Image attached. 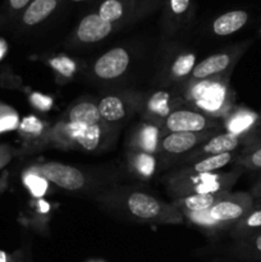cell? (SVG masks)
I'll return each mask as SVG.
<instances>
[{
    "mask_svg": "<svg viewBox=\"0 0 261 262\" xmlns=\"http://www.w3.org/2000/svg\"><path fill=\"white\" fill-rule=\"evenodd\" d=\"M148 109L154 114L168 117L171 113L170 105H169V95L165 92H156L148 101Z\"/></svg>",
    "mask_w": 261,
    "mask_h": 262,
    "instance_id": "obj_23",
    "label": "cell"
},
{
    "mask_svg": "<svg viewBox=\"0 0 261 262\" xmlns=\"http://www.w3.org/2000/svg\"><path fill=\"white\" fill-rule=\"evenodd\" d=\"M124 206L130 216L141 222L177 223L182 219V212L173 204H164L146 192H129L124 199Z\"/></svg>",
    "mask_w": 261,
    "mask_h": 262,
    "instance_id": "obj_1",
    "label": "cell"
},
{
    "mask_svg": "<svg viewBox=\"0 0 261 262\" xmlns=\"http://www.w3.org/2000/svg\"><path fill=\"white\" fill-rule=\"evenodd\" d=\"M0 262H19L14 256L9 255V253L0 251Z\"/></svg>",
    "mask_w": 261,
    "mask_h": 262,
    "instance_id": "obj_35",
    "label": "cell"
},
{
    "mask_svg": "<svg viewBox=\"0 0 261 262\" xmlns=\"http://www.w3.org/2000/svg\"><path fill=\"white\" fill-rule=\"evenodd\" d=\"M233 233L241 239L261 233V201L255 202L252 210L234 225Z\"/></svg>",
    "mask_w": 261,
    "mask_h": 262,
    "instance_id": "obj_17",
    "label": "cell"
},
{
    "mask_svg": "<svg viewBox=\"0 0 261 262\" xmlns=\"http://www.w3.org/2000/svg\"><path fill=\"white\" fill-rule=\"evenodd\" d=\"M18 124V120L15 118V115H3L0 118V132L2 130H7V129H12V128H15Z\"/></svg>",
    "mask_w": 261,
    "mask_h": 262,
    "instance_id": "obj_32",
    "label": "cell"
},
{
    "mask_svg": "<svg viewBox=\"0 0 261 262\" xmlns=\"http://www.w3.org/2000/svg\"><path fill=\"white\" fill-rule=\"evenodd\" d=\"M252 143H261V133H260V135L257 136V138H256V140L253 141Z\"/></svg>",
    "mask_w": 261,
    "mask_h": 262,
    "instance_id": "obj_38",
    "label": "cell"
},
{
    "mask_svg": "<svg viewBox=\"0 0 261 262\" xmlns=\"http://www.w3.org/2000/svg\"><path fill=\"white\" fill-rule=\"evenodd\" d=\"M89 262H104V261H89Z\"/></svg>",
    "mask_w": 261,
    "mask_h": 262,
    "instance_id": "obj_39",
    "label": "cell"
},
{
    "mask_svg": "<svg viewBox=\"0 0 261 262\" xmlns=\"http://www.w3.org/2000/svg\"><path fill=\"white\" fill-rule=\"evenodd\" d=\"M130 63L128 51L123 48H114L102 54L94 66V73L100 79H115L125 73Z\"/></svg>",
    "mask_w": 261,
    "mask_h": 262,
    "instance_id": "obj_7",
    "label": "cell"
},
{
    "mask_svg": "<svg viewBox=\"0 0 261 262\" xmlns=\"http://www.w3.org/2000/svg\"><path fill=\"white\" fill-rule=\"evenodd\" d=\"M191 95L197 106L209 114H216L224 109L227 101V87L222 82L205 79L192 87Z\"/></svg>",
    "mask_w": 261,
    "mask_h": 262,
    "instance_id": "obj_5",
    "label": "cell"
},
{
    "mask_svg": "<svg viewBox=\"0 0 261 262\" xmlns=\"http://www.w3.org/2000/svg\"><path fill=\"white\" fill-rule=\"evenodd\" d=\"M97 107H99L101 119L109 123L119 122L127 114V106H125L124 100L119 96H114V95H110V96L100 100Z\"/></svg>",
    "mask_w": 261,
    "mask_h": 262,
    "instance_id": "obj_18",
    "label": "cell"
},
{
    "mask_svg": "<svg viewBox=\"0 0 261 262\" xmlns=\"http://www.w3.org/2000/svg\"><path fill=\"white\" fill-rule=\"evenodd\" d=\"M58 7V0H32L23 13L26 26H36L44 22Z\"/></svg>",
    "mask_w": 261,
    "mask_h": 262,
    "instance_id": "obj_15",
    "label": "cell"
},
{
    "mask_svg": "<svg viewBox=\"0 0 261 262\" xmlns=\"http://www.w3.org/2000/svg\"><path fill=\"white\" fill-rule=\"evenodd\" d=\"M253 120H255V115L247 112H240L233 115L229 122H228V130H229V133H234V135L240 136L241 133L247 130L253 124Z\"/></svg>",
    "mask_w": 261,
    "mask_h": 262,
    "instance_id": "obj_22",
    "label": "cell"
},
{
    "mask_svg": "<svg viewBox=\"0 0 261 262\" xmlns=\"http://www.w3.org/2000/svg\"><path fill=\"white\" fill-rule=\"evenodd\" d=\"M211 130L201 133L171 132L161 140L160 147L170 155H182L199 147L204 141L211 138Z\"/></svg>",
    "mask_w": 261,
    "mask_h": 262,
    "instance_id": "obj_8",
    "label": "cell"
},
{
    "mask_svg": "<svg viewBox=\"0 0 261 262\" xmlns=\"http://www.w3.org/2000/svg\"><path fill=\"white\" fill-rule=\"evenodd\" d=\"M38 206H40L41 212H48L49 209H50V207H49V205L46 204L45 201H42V200H40V201H38Z\"/></svg>",
    "mask_w": 261,
    "mask_h": 262,
    "instance_id": "obj_36",
    "label": "cell"
},
{
    "mask_svg": "<svg viewBox=\"0 0 261 262\" xmlns=\"http://www.w3.org/2000/svg\"><path fill=\"white\" fill-rule=\"evenodd\" d=\"M36 171L50 183L66 191H79L87 184L86 176L82 170L66 164L48 161L36 168Z\"/></svg>",
    "mask_w": 261,
    "mask_h": 262,
    "instance_id": "obj_4",
    "label": "cell"
},
{
    "mask_svg": "<svg viewBox=\"0 0 261 262\" xmlns=\"http://www.w3.org/2000/svg\"><path fill=\"white\" fill-rule=\"evenodd\" d=\"M241 142H242L241 136L229 132L222 133V135H217L209 138L205 145L194 148V154H192L191 159H199L200 160V159L206 158V156L233 152L234 150H237V147L241 145Z\"/></svg>",
    "mask_w": 261,
    "mask_h": 262,
    "instance_id": "obj_10",
    "label": "cell"
},
{
    "mask_svg": "<svg viewBox=\"0 0 261 262\" xmlns=\"http://www.w3.org/2000/svg\"><path fill=\"white\" fill-rule=\"evenodd\" d=\"M228 192H212V193L189 194V196L177 199L173 205L182 212V214L207 211L212 205L216 204V202L219 201L220 199H223Z\"/></svg>",
    "mask_w": 261,
    "mask_h": 262,
    "instance_id": "obj_12",
    "label": "cell"
},
{
    "mask_svg": "<svg viewBox=\"0 0 261 262\" xmlns=\"http://www.w3.org/2000/svg\"><path fill=\"white\" fill-rule=\"evenodd\" d=\"M99 107L94 102L82 101L73 105L68 112V123L79 127L84 125H94L101 123Z\"/></svg>",
    "mask_w": 261,
    "mask_h": 262,
    "instance_id": "obj_14",
    "label": "cell"
},
{
    "mask_svg": "<svg viewBox=\"0 0 261 262\" xmlns=\"http://www.w3.org/2000/svg\"><path fill=\"white\" fill-rule=\"evenodd\" d=\"M30 3H31V0H9V2H8V4H9L10 9L20 10V9H23V8H27Z\"/></svg>",
    "mask_w": 261,
    "mask_h": 262,
    "instance_id": "obj_33",
    "label": "cell"
},
{
    "mask_svg": "<svg viewBox=\"0 0 261 262\" xmlns=\"http://www.w3.org/2000/svg\"><path fill=\"white\" fill-rule=\"evenodd\" d=\"M248 13L245 10H232L219 15L212 23V31L217 36H229L245 27Z\"/></svg>",
    "mask_w": 261,
    "mask_h": 262,
    "instance_id": "obj_13",
    "label": "cell"
},
{
    "mask_svg": "<svg viewBox=\"0 0 261 262\" xmlns=\"http://www.w3.org/2000/svg\"><path fill=\"white\" fill-rule=\"evenodd\" d=\"M5 51H7V45H5L4 41H0V59L4 56Z\"/></svg>",
    "mask_w": 261,
    "mask_h": 262,
    "instance_id": "obj_37",
    "label": "cell"
},
{
    "mask_svg": "<svg viewBox=\"0 0 261 262\" xmlns=\"http://www.w3.org/2000/svg\"><path fill=\"white\" fill-rule=\"evenodd\" d=\"M112 31V23L102 19L99 14H89L77 27V38L84 43L97 42L109 36Z\"/></svg>",
    "mask_w": 261,
    "mask_h": 262,
    "instance_id": "obj_11",
    "label": "cell"
},
{
    "mask_svg": "<svg viewBox=\"0 0 261 262\" xmlns=\"http://www.w3.org/2000/svg\"><path fill=\"white\" fill-rule=\"evenodd\" d=\"M170 10L177 15H181L189 8V0H169Z\"/></svg>",
    "mask_w": 261,
    "mask_h": 262,
    "instance_id": "obj_31",
    "label": "cell"
},
{
    "mask_svg": "<svg viewBox=\"0 0 261 262\" xmlns=\"http://www.w3.org/2000/svg\"><path fill=\"white\" fill-rule=\"evenodd\" d=\"M133 165H135V169L138 174L143 177H150L153 176L154 170H155V159L153 158L151 154L140 151L133 159Z\"/></svg>",
    "mask_w": 261,
    "mask_h": 262,
    "instance_id": "obj_25",
    "label": "cell"
},
{
    "mask_svg": "<svg viewBox=\"0 0 261 262\" xmlns=\"http://www.w3.org/2000/svg\"><path fill=\"white\" fill-rule=\"evenodd\" d=\"M44 124L41 123L40 119L35 117H28L25 118V119L20 122L19 129L20 132L25 133V135H32V136H37L42 132Z\"/></svg>",
    "mask_w": 261,
    "mask_h": 262,
    "instance_id": "obj_29",
    "label": "cell"
},
{
    "mask_svg": "<svg viewBox=\"0 0 261 262\" xmlns=\"http://www.w3.org/2000/svg\"><path fill=\"white\" fill-rule=\"evenodd\" d=\"M138 147L142 152H155L159 146V129L153 124H146L138 132Z\"/></svg>",
    "mask_w": 261,
    "mask_h": 262,
    "instance_id": "obj_19",
    "label": "cell"
},
{
    "mask_svg": "<svg viewBox=\"0 0 261 262\" xmlns=\"http://www.w3.org/2000/svg\"><path fill=\"white\" fill-rule=\"evenodd\" d=\"M255 206V199L247 192L230 193L228 192L223 199L212 205L207 214L219 227L233 225L234 227Z\"/></svg>",
    "mask_w": 261,
    "mask_h": 262,
    "instance_id": "obj_3",
    "label": "cell"
},
{
    "mask_svg": "<svg viewBox=\"0 0 261 262\" xmlns=\"http://www.w3.org/2000/svg\"><path fill=\"white\" fill-rule=\"evenodd\" d=\"M233 160V154H220V155H212V156H206V158H202L200 160H197L196 163L192 166H189L188 169L182 171L181 174H210L214 173V171L220 170L224 166H227L230 161Z\"/></svg>",
    "mask_w": 261,
    "mask_h": 262,
    "instance_id": "obj_16",
    "label": "cell"
},
{
    "mask_svg": "<svg viewBox=\"0 0 261 262\" xmlns=\"http://www.w3.org/2000/svg\"><path fill=\"white\" fill-rule=\"evenodd\" d=\"M237 163L250 170H261V143H251L238 158Z\"/></svg>",
    "mask_w": 261,
    "mask_h": 262,
    "instance_id": "obj_20",
    "label": "cell"
},
{
    "mask_svg": "<svg viewBox=\"0 0 261 262\" xmlns=\"http://www.w3.org/2000/svg\"><path fill=\"white\" fill-rule=\"evenodd\" d=\"M242 49L240 51H237L235 54L233 53H220V54H214V55L209 56L205 60H202L201 63H199L197 66H194L193 71H192V79H200V81H205V79H209L210 77H214L216 74L223 73V72L227 71L230 66H232L233 61L237 59V56L242 53Z\"/></svg>",
    "mask_w": 261,
    "mask_h": 262,
    "instance_id": "obj_9",
    "label": "cell"
},
{
    "mask_svg": "<svg viewBox=\"0 0 261 262\" xmlns=\"http://www.w3.org/2000/svg\"><path fill=\"white\" fill-rule=\"evenodd\" d=\"M251 194H252L253 199L255 200L261 201V176L258 177V179L256 181L255 186L252 187V192H251Z\"/></svg>",
    "mask_w": 261,
    "mask_h": 262,
    "instance_id": "obj_34",
    "label": "cell"
},
{
    "mask_svg": "<svg viewBox=\"0 0 261 262\" xmlns=\"http://www.w3.org/2000/svg\"><path fill=\"white\" fill-rule=\"evenodd\" d=\"M30 100H31V104H32L35 107H37L38 110H41V112H46V110H49L51 107V104H53L50 97L44 96V95L38 94V92H33V94L31 95Z\"/></svg>",
    "mask_w": 261,
    "mask_h": 262,
    "instance_id": "obj_30",
    "label": "cell"
},
{
    "mask_svg": "<svg viewBox=\"0 0 261 262\" xmlns=\"http://www.w3.org/2000/svg\"><path fill=\"white\" fill-rule=\"evenodd\" d=\"M240 173L228 174H179L176 181L170 184L171 192L177 199L199 193H212V192H228L234 183Z\"/></svg>",
    "mask_w": 261,
    "mask_h": 262,
    "instance_id": "obj_2",
    "label": "cell"
},
{
    "mask_svg": "<svg viewBox=\"0 0 261 262\" xmlns=\"http://www.w3.org/2000/svg\"><path fill=\"white\" fill-rule=\"evenodd\" d=\"M25 182L27 188L30 189L31 193L36 197H41L48 189V181H46L44 177H41L40 174L36 171V173H30L25 177Z\"/></svg>",
    "mask_w": 261,
    "mask_h": 262,
    "instance_id": "obj_26",
    "label": "cell"
},
{
    "mask_svg": "<svg viewBox=\"0 0 261 262\" xmlns=\"http://www.w3.org/2000/svg\"><path fill=\"white\" fill-rule=\"evenodd\" d=\"M241 252L253 257H261V233L243 238L241 242Z\"/></svg>",
    "mask_w": 261,
    "mask_h": 262,
    "instance_id": "obj_27",
    "label": "cell"
},
{
    "mask_svg": "<svg viewBox=\"0 0 261 262\" xmlns=\"http://www.w3.org/2000/svg\"><path fill=\"white\" fill-rule=\"evenodd\" d=\"M214 120L202 113L194 110L178 109L165 118V127L169 132L201 133L211 130Z\"/></svg>",
    "mask_w": 261,
    "mask_h": 262,
    "instance_id": "obj_6",
    "label": "cell"
},
{
    "mask_svg": "<svg viewBox=\"0 0 261 262\" xmlns=\"http://www.w3.org/2000/svg\"><path fill=\"white\" fill-rule=\"evenodd\" d=\"M50 64L56 72L63 74L64 77H71L74 73V71H76V64H74V61L68 58H64V56L53 59L50 61Z\"/></svg>",
    "mask_w": 261,
    "mask_h": 262,
    "instance_id": "obj_28",
    "label": "cell"
},
{
    "mask_svg": "<svg viewBox=\"0 0 261 262\" xmlns=\"http://www.w3.org/2000/svg\"><path fill=\"white\" fill-rule=\"evenodd\" d=\"M194 55L193 54H184L177 58L171 66V74L176 78H181V77L187 76L191 73L194 68Z\"/></svg>",
    "mask_w": 261,
    "mask_h": 262,
    "instance_id": "obj_24",
    "label": "cell"
},
{
    "mask_svg": "<svg viewBox=\"0 0 261 262\" xmlns=\"http://www.w3.org/2000/svg\"><path fill=\"white\" fill-rule=\"evenodd\" d=\"M123 4L119 0H105L99 8V13L97 14L102 18L104 20L109 23L117 22L118 19H120L123 15Z\"/></svg>",
    "mask_w": 261,
    "mask_h": 262,
    "instance_id": "obj_21",
    "label": "cell"
}]
</instances>
